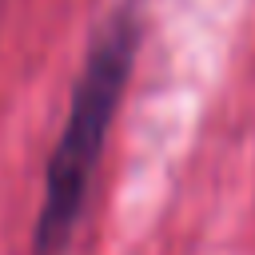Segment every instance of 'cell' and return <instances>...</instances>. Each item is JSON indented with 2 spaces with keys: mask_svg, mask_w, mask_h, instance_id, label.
Instances as JSON below:
<instances>
[{
  "mask_svg": "<svg viewBox=\"0 0 255 255\" xmlns=\"http://www.w3.org/2000/svg\"><path fill=\"white\" fill-rule=\"evenodd\" d=\"M143 44V0H120L116 12L96 28L80 80L72 88L64 131L48 155L44 199L32 227V255H64L84 215L96 163L104 155L116 108Z\"/></svg>",
  "mask_w": 255,
  "mask_h": 255,
  "instance_id": "obj_1",
  "label": "cell"
}]
</instances>
